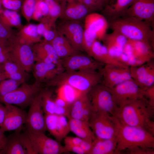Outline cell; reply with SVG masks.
Masks as SVG:
<instances>
[{
  "label": "cell",
  "instance_id": "obj_61",
  "mask_svg": "<svg viewBox=\"0 0 154 154\" xmlns=\"http://www.w3.org/2000/svg\"><path fill=\"white\" fill-rule=\"evenodd\" d=\"M75 0L79 1V2H80L82 0Z\"/></svg>",
  "mask_w": 154,
  "mask_h": 154
},
{
  "label": "cell",
  "instance_id": "obj_6",
  "mask_svg": "<svg viewBox=\"0 0 154 154\" xmlns=\"http://www.w3.org/2000/svg\"><path fill=\"white\" fill-rule=\"evenodd\" d=\"M87 94L92 112H105L114 116L118 107L109 88L101 83Z\"/></svg>",
  "mask_w": 154,
  "mask_h": 154
},
{
  "label": "cell",
  "instance_id": "obj_60",
  "mask_svg": "<svg viewBox=\"0 0 154 154\" xmlns=\"http://www.w3.org/2000/svg\"><path fill=\"white\" fill-rule=\"evenodd\" d=\"M8 41H5L0 40V43H5L7 42Z\"/></svg>",
  "mask_w": 154,
  "mask_h": 154
},
{
  "label": "cell",
  "instance_id": "obj_34",
  "mask_svg": "<svg viewBox=\"0 0 154 154\" xmlns=\"http://www.w3.org/2000/svg\"><path fill=\"white\" fill-rule=\"evenodd\" d=\"M0 22L10 27L20 29L23 26L17 11L3 8L0 13Z\"/></svg>",
  "mask_w": 154,
  "mask_h": 154
},
{
  "label": "cell",
  "instance_id": "obj_38",
  "mask_svg": "<svg viewBox=\"0 0 154 154\" xmlns=\"http://www.w3.org/2000/svg\"><path fill=\"white\" fill-rule=\"evenodd\" d=\"M64 143H70L83 149L86 154H89L91 149L92 141H87L79 137L66 136L64 139Z\"/></svg>",
  "mask_w": 154,
  "mask_h": 154
},
{
  "label": "cell",
  "instance_id": "obj_3",
  "mask_svg": "<svg viewBox=\"0 0 154 154\" xmlns=\"http://www.w3.org/2000/svg\"><path fill=\"white\" fill-rule=\"evenodd\" d=\"M108 25L113 31L119 33L128 40L143 42L153 47L154 31L148 22L123 16L109 22Z\"/></svg>",
  "mask_w": 154,
  "mask_h": 154
},
{
  "label": "cell",
  "instance_id": "obj_54",
  "mask_svg": "<svg viewBox=\"0 0 154 154\" xmlns=\"http://www.w3.org/2000/svg\"><path fill=\"white\" fill-rule=\"evenodd\" d=\"M7 109L5 106H4L0 102V127L2 125L6 116Z\"/></svg>",
  "mask_w": 154,
  "mask_h": 154
},
{
  "label": "cell",
  "instance_id": "obj_37",
  "mask_svg": "<svg viewBox=\"0 0 154 154\" xmlns=\"http://www.w3.org/2000/svg\"><path fill=\"white\" fill-rule=\"evenodd\" d=\"M59 87L57 96L70 104L82 93L67 85H63Z\"/></svg>",
  "mask_w": 154,
  "mask_h": 154
},
{
  "label": "cell",
  "instance_id": "obj_12",
  "mask_svg": "<svg viewBox=\"0 0 154 154\" xmlns=\"http://www.w3.org/2000/svg\"><path fill=\"white\" fill-rule=\"evenodd\" d=\"M64 71H99L104 65L89 55L79 52L61 59Z\"/></svg>",
  "mask_w": 154,
  "mask_h": 154
},
{
  "label": "cell",
  "instance_id": "obj_51",
  "mask_svg": "<svg viewBox=\"0 0 154 154\" xmlns=\"http://www.w3.org/2000/svg\"><path fill=\"white\" fill-rule=\"evenodd\" d=\"M65 152H72L78 154H86V152L81 147L70 143H64L63 146Z\"/></svg>",
  "mask_w": 154,
  "mask_h": 154
},
{
  "label": "cell",
  "instance_id": "obj_45",
  "mask_svg": "<svg viewBox=\"0 0 154 154\" xmlns=\"http://www.w3.org/2000/svg\"><path fill=\"white\" fill-rule=\"evenodd\" d=\"M3 8L17 11L21 9V0H1Z\"/></svg>",
  "mask_w": 154,
  "mask_h": 154
},
{
  "label": "cell",
  "instance_id": "obj_59",
  "mask_svg": "<svg viewBox=\"0 0 154 154\" xmlns=\"http://www.w3.org/2000/svg\"><path fill=\"white\" fill-rule=\"evenodd\" d=\"M105 4L106 5L107 4L108 2H109V1H110V0H104Z\"/></svg>",
  "mask_w": 154,
  "mask_h": 154
},
{
  "label": "cell",
  "instance_id": "obj_43",
  "mask_svg": "<svg viewBox=\"0 0 154 154\" xmlns=\"http://www.w3.org/2000/svg\"><path fill=\"white\" fill-rule=\"evenodd\" d=\"M82 3L91 13L102 11L105 6L104 4L96 0H82Z\"/></svg>",
  "mask_w": 154,
  "mask_h": 154
},
{
  "label": "cell",
  "instance_id": "obj_17",
  "mask_svg": "<svg viewBox=\"0 0 154 154\" xmlns=\"http://www.w3.org/2000/svg\"><path fill=\"white\" fill-rule=\"evenodd\" d=\"M132 79L141 89L154 85V63L152 60L142 65L129 67Z\"/></svg>",
  "mask_w": 154,
  "mask_h": 154
},
{
  "label": "cell",
  "instance_id": "obj_56",
  "mask_svg": "<svg viewBox=\"0 0 154 154\" xmlns=\"http://www.w3.org/2000/svg\"><path fill=\"white\" fill-rule=\"evenodd\" d=\"M60 3H62L66 2L67 0H56Z\"/></svg>",
  "mask_w": 154,
  "mask_h": 154
},
{
  "label": "cell",
  "instance_id": "obj_10",
  "mask_svg": "<svg viewBox=\"0 0 154 154\" xmlns=\"http://www.w3.org/2000/svg\"><path fill=\"white\" fill-rule=\"evenodd\" d=\"M118 107L134 100L145 99L143 90L132 79L125 81L109 88Z\"/></svg>",
  "mask_w": 154,
  "mask_h": 154
},
{
  "label": "cell",
  "instance_id": "obj_52",
  "mask_svg": "<svg viewBox=\"0 0 154 154\" xmlns=\"http://www.w3.org/2000/svg\"><path fill=\"white\" fill-rule=\"evenodd\" d=\"M56 105L58 107L69 110L71 104L69 103L62 98L57 96L54 99Z\"/></svg>",
  "mask_w": 154,
  "mask_h": 154
},
{
  "label": "cell",
  "instance_id": "obj_16",
  "mask_svg": "<svg viewBox=\"0 0 154 154\" xmlns=\"http://www.w3.org/2000/svg\"><path fill=\"white\" fill-rule=\"evenodd\" d=\"M44 116L46 130L60 142L70 131L67 117L54 114H45Z\"/></svg>",
  "mask_w": 154,
  "mask_h": 154
},
{
  "label": "cell",
  "instance_id": "obj_33",
  "mask_svg": "<svg viewBox=\"0 0 154 154\" xmlns=\"http://www.w3.org/2000/svg\"><path fill=\"white\" fill-rule=\"evenodd\" d=\"M21 130L15 131V133L7 137L6 147L2 154H27L20 140Z\"/></svg>",
  "mask_w": 154,
  "mask_h": 154
},
{
  "label": "cell",
  "instance_id": "obj_50",
  "mask_svg": "<svg viewBox=\"0 0 154 154\" xmlns=\"http://www.w3.org/2000/svg\"><path fill=\"white\" fill-rule=\"evenodd\" d=\"M35 7L42 14L43 18L47 17L49 14L48 7L42 0H37Z\"/></svg>",
  "mask_w": 154,
  "mask_h": 154
},
{
  "label": "cell",
  "instance_id": "obj_19",
  "mask_svg": "<svg viewBox=\"0 0 154 154\" xmlns=\"http://www.w3.org/2000/svg\"><path fill=\"white\" fill-rule=\"evenodd\" d=\"M7 112L5 118L1 129L5 131L21 130L25 124L27 113L16 106L5 104Z\"/></svg>",
  "mask_w": 154,
  "mask_h": 154
},
{
  "label": "cell",
  "instance_id": "obj_30",
  "mask_svg": "<svg viewBox=\"0 0 154 154\" xmlns=\"http://www.w3.org/2000/svg\"><path fill=\"white\" fill-rule=\"evenodd\" d=\"M2 65L6 79H11L22 83L26 82L27 79L28 72L12 60H8Z\"/></svg>",
  "mask_w": 154,
  "mask_h": 154
},
{
  "label": "cell",
  "instance_id": "obj_23",
  "mask_svg": "<svg viewBox=\"0 0 154 154\" xmlns=\"http://www.w3.org/2000/svg\"><path fill=\"white\" fill-rule=\"evenodd\" d=\"M87 93H81L72 103L68 118L80 119L88 122L92 113Z\"/></svg>",
  "mask_w": 154,
  "mask_h": 154
},
{
  "label": "cell",
  "instance_id": "obj_42",
  "mask_svg": "<svg viewBox=\"0 0 154 154\" xmlns=\"http://www.w3.org/2000/svg\"><path fill=\"white\" fill-rule=\"evenodd\" d=\"M12 28L9 27L0 22V40L8 41L16 35Z\"/></svg>",
  "mask_w": 154,
  "mask_h": 154
},
{
  "label": "cell",
  "instance_id": "obj_21",
  "mask_svg": "<svg viewBox=\"0 0 154 154\" xmlns=\"http://www.w3.org/2000/svg\"><path fill=\"white\" fill-rule=\"evenodd\" d=\"M32 71L35 82L40 84L52 80L64 70L53 63L36 62Z\"/></svg>",
  "mask_w": 154,
  "mask_h": 154
},
{
  "label": "cell",
  "instance_id": "obj_2",
  "mask_svg": "<svg viewBox=\"0 0 154 154\" xmlns=\"http://www.w3.org/2000/svg\"><path fill=\"white\" fill-rule=\"evenodd\" d=\"M116 120L117 154L138 147L154 148V135L143 129L123 124Z\"/></svg>",
  "mask_w": 154,
  "mask_h": 154
},
{
  "label": "cell",
  "instance_id": "obj_9",
  "mask_svg": "<svg viewBox=\"0 0 154 154\" xmlns=\"http://www.w3.org/2000/svg\"><path fill=\"white\" fill-rule=\"evenodd\" d=\"M8 46L11 60L27 72L32 71L35 61L31 45L20 40L16 35L8 41Z\"/></svg>",
  "mask_w": 154,
  "mask_h": 154
},
{
  "label": "cell",
  "instance_id": "obj_25",
  "mask_svg": "<svg viewBox=\"0 0 154 154\" xmlns=\"http://www.w3.org/2000/svg\"><path fill=\"white\" fill-rule=\"evenodd\" d=\"M136 0H114L109 2L101 11L102 15L109 22L124 16Z\"/></svg>",
  "mask_w": 154,
  "mask_h": 154
},
{
  "label": "cell",
  "instance_id": "obj_32",
  "mask_svg": "<svg viewBox=\"0 0 154 154\" xmlns=\"http://www.w3.org/2000/svg\"><path fill=\"white\" fill-rule=\"evenodd\" d=\"M16 35L20 40L31 45L42 40L37 33V25L29 23L22 26Z\"/></svg>",
  "mask_w": 154,
  "mask_h": 154
},
{
  "label": "cell",
  "instance_id": "obj_39",
  "mask_svg": "<svg viewBox=\"0 0 154 154\" xmlns=\"http://www.w3.org/2000/svg\"><path fill=\"white\" fill-rule=\"evenodd\" d=\"M22 84L19 82L10 79H7L1 81L0 97L16 89Z\"/></svg>",
  "mask_w": 154,
  "mask_h": 154
},
{
  "label": "cell",
  "instance_id": "obj_46",
  "mask_svg": "<svg viewBox=\"0 0 154 154\" xmlns=\"http://www.w3.org/2000/svg\"><path fill=\"white\" fill-rule=\"evenodd\" d=\"M9 60L11 59L8 42L7 43H0V65Z\"/></svg>",
  "mask_w": 154,
  "mask_h": 154
},
{
  "label": "cell",
  "instance_id": "obj_41",
  "mask_svg": "<svg viewBox=\"0 0 154 154\" xmlns=\"http://www.w3.org/2000/svg\"><path fill=\"white\" fill-rule=\"evenodd\" d=\"M96 40H97V36L95 33L84 29L82 40L84 52L88 54L93 44Z\"/></svg>",
  "mask_w": 154,
  "mask_h": 154
},
{
  "label": "cell",
  "instance_id": "obj_15",
  "mask_svg": "<svg viewBox=\"0 0 154 154\" xmlns=\"http://www.w3.org/2000/svg\"><path fill=\"white\" fill-rule=\"evenodd\" d=\"M99 71L102 76L101 83L109 88L132 79L129 67L105 64Z\"/></svg>",
  "mask_w": 154,
  "mask_h": 154
},
{
  "label": "cell",
  "instance_id": "obj_1",
  "mask_svg": "<svg viewBox=\"0 0 154 154\" xmlns=\"http://www.w3.org/2000/svg\"><path fill=\"white\" fill-rule=\"evenodd\" d=\"M154 108L143 99L118 107L114 117L123 124L143 129L154 135Z\"/></svg>",
  "mask_w": 154,
  "mask_h": 154
},
{
  "label": "cell",
  "instance_id": "obj_47",
  "mask_svg": "<svg viewBox=\"0 0 154 154\" xmlns=\"http://www.w3.org/2000/svg\"><path fill=\"white\" fill-rule=\"evenodd\" d=\"M143 96L149 105L154 108V85L144 89Z\"/></svg>",
  "mask_w": 154,
  "mask_h": 154
},
{
  "label": "cell",
  "instance_id": "obj_53",
  "mask_svg": "<svg viewBox=\"0 0 154 154\" xmlns=\"http://www.w3.org/2000/svg\"><path fill=\"white\" fill-rule=\"evenodd\" d=\"M0 129V154L5 148L7 143V137H6Z\"/></svg>",
  "mask_w": 154,
  "mask_h": 154
},
{
  "label": "cell",
  "instance_id": "obj_57",
  "mask_svg": "<svg viewBox=\"0 0 154 154\" xmlns=\"http://www.w3.org/2000/svg\"><path fill=\"white\" fill-rule=\"evenodd\" d=\"M96 0L104 4L105 6L106 5V4L104 0Z\"/></svg>",
  "mask_w": 154,
  "mask_h": 154
},
{
  "label": "cell",
  "instance_id": "obj_31",
  "mask_svg": "<svg viewBox=\"0 0 154 154\" xmlns=\"http://www.w3.org/2000/svg\"><path fill=\"white\" fill-rule=\"evenodd\" d=\"M117 141L115 139H102L95 137L89 154H116Z\"/></svg>",
  "mask_w": 154,
  "mask_h": 154
},
{
  "label": "cell",
  "instance_id": "obj_11",
  "mask_svg": "<svg viewBox=\"0 0 154 154\" xmlns=\"http://www.w3.org/2000/svg\"><path fill=\"white\" fill-rule=\"evenodd\" d=\"M58 32L64 36L76 50L84 52L82 40L84 27L80 21L61 19L57 25Z\"/></svg>",
  "mask_w": 154,
  "mask_h": 154
},
{
  "label": "cell",
  "instance_id": "obj_29",
  "mask_svg": "<svg viewBox=\"0 0 154 154\" xmlns=\"http://www.w3.org/2000/svg\"><path fill=\"white\" fill-rule=\"evenodd\" d=\"M50 43L58 57L61 59L80 52L76 50L65 37L58 32L56 36Z\"/></svg>",
  "mask_w": 154,
  "mask_h": 154
},
{
  "label": "cell",
  "instance_id": "obj_14",
  "mask_svg": "<svg viewBox=\"0 0 154 154\" xmlns=\"http://www.w3.org/2000/svg\"><path fill=\"white\" fill-rule=\"evenodd\" d=\"M36 154H60L65 153L63 146L45 133H35L27 130Z\"/></svg>",
  "mask_w": 154,
  "mask_h": 154
},
{
  "label": "cell",
  "instance_id": "obj_27",
  "mask_svg": "<svg viewBox=\"0 0 154 154\" xmlns=\"http://www.w3.org/2000/svg\"><path fill=\"white\" fill-rule=\"evenodd\" d=\"M128 40L122 34L113 31L110 33L106 34L102 41L110 54L117 59L123 52Z\"/></svg>",
  "mask_w": 154,
  "mask_h": 154
},
{
  "label": "cell",
  "instance_id": "obj_26",
  "mask_svg": "<svg viewBox=\"0 0 154 154\" xmlns=\"http://www.w3.org/2000/svg\"><path fill=\"white\" fill-rule=\"evenodd\" d=\"M88 54L96 61L104 65L108 64L122 67H129L112 56L110 54L106 46L97 40H96L94 42Z\"/></svg>",
  "mask_w": 154,
  "mask_h": 154
},
{
  "label": "cell",
  "instance_id": "obj_55",
  "mask_svg": "<svg viewBox=\"0 0 154 154\" xmlns=\"http://www.w3.org/2000/svg\"><path fill=\"white\" fill-rule=\"evenodd\" d=\"M5 79H7L4 73L2 65H0V82Z\"/></svg>",
  "mask_w": 154,
  "mask_h": 154
},
{
  "label": "cell",
  "instance_id": "obj_49",
  "mask_svg": "<svg viewBox=\"0 0 154 154\" xmlns=\"http://www.w3.org/2000/svg\"><path fill=\"white\" fill-rule=\"evenodd\" d=\"M58 33L56 26L52 27L46 30L42 37L44 41L50 43L55 37Z\"/></svg>",
  "mask_w": 154,
  "mask_h": 154
},
{
  "label": "cell",
  "instance_id": "obj_40",
  "mask_svg": "<svg viewBox=\"0 0 154 154\" xmlns=\"http://www.w3.org/2000/svg\"><path fill=\"white\" fill-rule=\"evenodd\" d=\"M37 0H24L21 7V13L29 23L32 19L33 13L35 7Z\"/></svg>",
  "mask_w": 154,
  "mask_h": 154
},
{
  "label": "cell",
  "instance_id": "obj_58",
  "mask_svg": "<svg viewBox=\"0 0 154 154\" xmlns=\"http://www.w3.org/2000/svg\"><path fill=\"white\" fill-rule=\"evenodd\" d=\"M3 7L1 4V0H0V12L2 10V9H3Z\"/></svg>",
  "mask_w": 154,
  "mask_h": 154
},
{
  "label": "cell",
  "instance_id": "obj_8",
  "mask_svg": "<svg viewBox=\"0 0 154 154\" xmlns=\"http://www.w3.org/2000/svg\"><path fill=\"white\" fill-rule=\"evenodd\" d=\"M40 84L36 82L31 84L24 82L16 89L0 97V102L25 108L30 106L35 97L42 89Z\"/></svg>",
  "mask_w": 154,
  "mask_h": 154
},
{
  "label": "cell",
  "instance_id": "obj_22",
  "mask_svg": "<svg viewBox=\"0 0 154 154\" xmlns=\"http://www.w3.org/2000/svg\"><path fill=\"white\" fill-rule=\"evenodd\" d=\"M84 27V29L95 33L97 40H102L109 27L108 22L102 14L92 12L85 17Z\"/></svg>",
  "mask_w": 154,
  "mask_h": 154
},
{
  "label": "cell",
  "instance_id": "obj_48",
  "mask_svg": "<svg viewBox=\"0 0 154 154\" xmlns=\"http://www.w3.org/2000/svg\"><path fill=\"white\" fill-rule=\"evenodd\" d=\"M154 148L138 147L128 150L125 153L129 154H154Z\"/></svg>",
  "mask_w": 154,
  "mask_h": 154
},
{
  "label": "cell",
  "instance_id": "obj_5",
  "mask_svg": "<svg viewBox=\"0 0 154 154\" xmlns=\"http://www.w3.org/2000/svg\"><path fill=\"white\" fill-rule=\"evenodd\" d=\"M120 60L130 67L139 66L153 58L154 54L149 44L141 41L128 40Z\"/></svg>",
  "mask_w": 154,
  "mask_h": 154
},
{
  "label": "cell",
  "instance_id": "obj_36",
  "mask_svg": "<svg viewBox=\"0 0 154 154\" xmlns=\"http://www.w3.org/2000/svg\"><path fill=\"white\" fill-rule=\"evenodd\" d=\"M42 0L46 4L49 10L48 15L45 18L56 23L57 20L60 17L66 2L61 3L56 0Z\"/></svg>",
  "mask_w": 154,
  "mask_h": 154
},
{
  "label": "cell",
  "instance_id": "obj_13",
  "mask_svg": "<svg viewBox=\"0 0 154 154\" xmlns=\"http://www.w3.org/2000/svg\"><path fill=\"white\" fill-rule=\"evenodd\" d=\"M40 92L35 96L29 106L25 124L27 131H29L45 133L46 129L44 112L41 104Z\"/></svg>",
  "mask_w": 154,
  "mask_h": 154
},
{
  "label": "cell",
  "instance_id": "obj_20",
  "mask_svg": "<svg viewBox=\"0 0 154 154\" xmlns=\"http://www.w3.org/2000/svg\"><path fill=\"white\" fill-rule=\"evenodd\" d=\"M35 62L53 63L63 68L61 59L57 56L50 43L44 40L35 44L32 47Z\"/></svg>",
  "mask_w": 154,
  "mask_h": 154
},
{
  "label": "cell",
  "instance_id": "obj_44",
  "mask_svg": "<svg viewBox=\"0 0 154 154\" xmlns=\"http://www.w3.org/2000/svg\"><path fill=\"white\" fill-rule=\"evenodd\" d=\"M20 139L22 144L26 151L27 154H36L26 131L20 134Z\"/></svg>",
  "mask_w": 154,
  "mask_h": 154
},
{
  "label": "cell",
  "instance_id": "obj_24",
  "mask_svg": "<svg viewBox=\"0 0 154 154\" xmlns=\"http://www.w3.org/2000/svg\"><path fill=\"white\" fill-rule=\"evenodd\" d=\"M91 13L81 2L67 0L60 18L63 20L80 21Z\"/></svg>",
  "mask_w": 154,
  "mask_h": 154
},
{
  "label": "cell",
  "instance_id": "obj_28",
  "mask_svg": "<svg viewBox=\"0 0 154 154\" xmlns=\"http://www.w3.org/2000/svg\"><path fill=\"white\" fill-rule=\"evenodd\" d=\"M68 122L70 131L77 137L90 141L95 138L88 122L69 118Z\"/></svg>",
  "mask_w": 154,
  "mask_h": 154
},
{
  "label": "cell",
  "instance_id": "obj_4",
  "mask_svg": "<svg viewBox=\"0 0 154 154\" xmlns=\"http://www.w3.org/2000/svg\"><path fill=\"white\" fill-rule=\"evenodd\" d=\"M102 81V76L99 71H64L45 84L47 87H59L67 85L80 92L88 93Z\"/></svg>",
  "mask_w": 154,
  "mask_h": 154
},
{
  "label": "cell",
  "instance_id": "obj_18",
  "mask_svg": "<svg viewBox=\"0 0 154 154\" xmlns=\"http://www.w3.org/2000/svg\"><path fill=\"white\" fill-rule=\"evenodd\" d=\"M124 16L133 17L145 21L153 27L154 21V0H136L129 8Z\"/></svg>",
  "mask_w": 154,
  "mask_h": 154
},
{
  "label": "cell",
  "instance_id": "obj_35",
  "mask_svg": "<svg viewBox=\"0 0 154 154\" xmlns=\"http://www.w3.org/2000/svg\"><path fill=\"white\" fill-rule=\"evenodd\" d=\"M41 103L45 114H54L57 106L53 98L52 90L42 89L40 92Z\"/></svg>",
  "mask_w": 154,
  "mask_h": 154
},
{
  "label": "cell",
  "instance_id": "obj_7",
  "mask_svg": "<svg viewBox=\"0 0 154 154\" xmlns=\"http://www.w3.org/2000/svg\"><path fill=\"white\" fill-rule=\"evenodd\" d=\"M88 123L95 137L116 139L117 127L115 117L105 112H92Z\"/></svg>",
  "mask_w": 154,
  "mask_h": 154
}]
</instances>
